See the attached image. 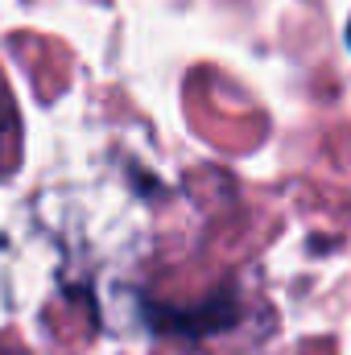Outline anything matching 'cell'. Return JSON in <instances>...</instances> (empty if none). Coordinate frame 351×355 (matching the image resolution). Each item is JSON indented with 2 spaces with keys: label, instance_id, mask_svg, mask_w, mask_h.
<instances>
[{
  "label": "cell",
  "instance_id": "cell-1",
  "mask_svg": "<svg viewBox=\"0 0 351 355\" xmlns=\"http://www.w3.org/2000/svg\"><path fill=\"white\" fill-rule=\"evenodd\" d=\"M17 145H21V120H17V107H12V95L0 83V178L12 170L17 162Z\"/></svg>",
  "mask_w": 351,
  "mask_h": 355
},
{
  "label": "cell",
  "instance_id": "cell-2",
  "mask_svg": "<svg viewBox=\"0 0 351 355\" xmlns=\"http://www.w3.org/2000/svg\"><path fill=\"white\" fill-rule=\"evenodd\" d=\"M348 42H351V25H348Z\"/></svg>",
  "mask_w": 351,
  "mask_h": 355
}]
</instances>
